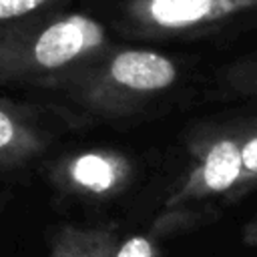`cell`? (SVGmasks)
I'll use <instances>...</instances> for the list:
<instances>
[{
	"label": "cell",
	"instance_id": "obj_3",
	"mask_svg": "<svg viewBox=\"0 0 257 257\" xmlns=\"http://www.w3.org/2000/svg\"><path fill=\"white\" fill-rule=\"evenodd\" d=\"M243 124L211 128L191 141V165L181 183L165 199V209L191 207L213 197H225L241 173Z\"/></svg>",
	"mask_w": 257,
	"mask_h": 257
},
{
	"label": "cell",
	"instance_id": "obj_7",
	"mask_svg": "<svg viewBox=\"0 0 257 257\" xmlns=\"http://www.w3.org/2000/svg\"><path fill=\"white\" fill-rule=\"evenodd\" d=\"M116 247L118 239L112 225H62L50 237L48 257H114Z\"/></svg>",
	"mask_w": 257,
	"mask_h": 257
},
{
	"label": "cell",
	"instance_id": "obj_2",
	"mask_svg": "<svg viewBox=\"0 0 257 257\" xmlns=\"http://www.w3.org/2000/svg\"><path fill=\"white\" fill-rule=\"evenodd\" d=\"M179 68L169 56L147 48H120L98 54L80 72L76 100L94 114H128L155 94L171 88Z\"/></svg>",
	"mask_w": 257,
	"mask_h": 257
},
{
	"label": "cell",
	"instance_id": "obj_5",
	"mask_svg": "<svg viewBox=\"0 0 257 257\" xmlns=\"http://www.w3.org/2000/svg\"><path fill=\"white\" fill-rule=\"evenodd\" d=\"M131 179V159L114 149L76 151L64 155L50 167V181L58 191L94 201H106L120 195Z\"/></svg>",
	"mask_w": 257,
	"mask_h": 257
},
{
	"label": "cell",
	"instance_id": "obj_9",
	"mask_svg": "<svg viewBox=\"0 0 257 257\" xmlns=\"http://www.w3.org/2000/svg\"><path fill=\"white\" fill-rule=\"evenodd\" d=\"M225 82L241 96H257V54L235 62L227 70Z\"/></svg>",
	"mask_w": 257,
	"mask_h": 257
},
{
	"label": "cell",
	"instance_id": "obj_10",
	"mask_svg": "<svg viewBox=\"0 0 257 257\" xmlns=\"http://www.w3.org/2000/svg\"><path fill=\"white\" fill-rule=\"evenodd\" d=\"M48 0H0V26L18 22L40 10Z\"/></svg>",
	"mask_w": 257,
	"mask_h": 257
},
{
	"label": "cell",
	"instance_id": "obj_4",
	"mask_svg": "<svg viewBox=\"0 0 257 257\" xmlns=\"http://www.w3.org/2000/svg\"><path fill=\"white\" fill-rule=\"evenodd\" d=\"M255 10L257 0H126L124 20L139 34L169 36L203 30Z\"/></svg>",
	"mask_w": 257,
	"mask_h": 257
},
{
	"label": "cell",
	"instance_id": "obj_12",
	"mask_svg": "<svg viewBox=\"0 0 257 257\" xmlns=\"http://www.w3.org/2000/svg\"><path fill=\"white\" fill-rule=\"evenodd\" d=\"M241 243L249 249H257V213L251 221H247L241 229Z\"/></svg>",
	"mask_w": 257,
	"mask_h": 257
},
{
	"label": "cell",
	"instance_id": "obj_8",
	"mask_svg": "<svg viewBox=\"0 0 257 257\" xmlns=\"http://www.w3.org/2000/svg\"><path fill=\"white\" fill-rule=\"evenodd\" d=\"M257 187V120L243 124L241 137V173L235 187L223 197L225 203H237Z\"/></svg>",
	"mask_w": 257,
	"mask_h": 257
},
{
	"label": "cell",
	"instance_id": "obj_6",
	"mask_svg": "<svg viewBox=\"0 0 257 257\" xmlns=\"http://www.w3.org/2000/svg\"><path fill=\"white\" fill-rule=\"evenodd\" d=\"M46 151V135L16 104L0 98V167L26 165Z\"/></svg>",
	"mask_w": 257,
	"mask_h": 257
},
{
	"label": "cell",
	"instance_id": "obj_1",
	"mask_svg": "<svg viewBox=\"0 0 257 257\" xmlns=\"http://www.w3.org/2000/svg\"><path fill=\"white\" fill-rule=\"evenodd\" d=\"M106 42V28L80 12L4 24L0 26V80H44L84 68L104 52Z\"/></svg>",
	"mask_w": 257,
	"mask_h": 257
},
{
	"label": "cell",
	"instance_id": "obj_11",
	"mask_svg": "<svg viewBox=\"0 0 257 257\" xmlns=\"http://www.w3.org/2000/svg\"><path fill=\"white\" fill-rule=\"evenodd\" d=\"M114 257H159V247L151 237L133 235L118 243Z\"/></svg>",
	"mask_w": 257,
	"mask_h": 257
}]
</instances>
